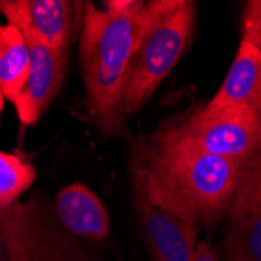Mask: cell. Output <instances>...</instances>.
<instances>
[{"mask_svg":"<svg viewBox=\"0 0 261 261\" xmlns=\"http://www.w3.org/2000/svg\"><path fill=\"white\" fill-rule=\"evenodd\" d=\"M133 174L153 203L199 225L261 206V166L203 152L158 132L133 146Z\"/></svg>","mask_w":261,"mask_h":261,"instance_id":"1","label":"cell"},{"mask_svg":"<svg viewBox=\"0 0 261 261\" xmlns=\"http://www.w3.org/2000/svg\"><path fill=\"white\" fill-rule=\"evenodd\" d=\"M144 16L142 0H108L103 8L85 2L79 39L80 67L88 111L105 135L127 133L121 91Z\"/></svg>","mask_w":261,"mask_h":261,"instance_id":"2","label":"cell"},{"mask_svg":"<svg viewBox=\"0 0 261 261\" xmlns=\"http://www.w3.org/2000/svg\"><path fill=\"white\" fill-rule=\"evenodd\" d=\"M197 2L150 0L124 75L121 113L124 119L144 107L177 66L193 39Z\"/></svg>","mask_w":261,"mask_h":261,"instance_id":"3","label":"cell"},{"mask_svg":"<svg viewBox=\"0 0 261 261\" xmlns=\"http://www.w3.org/2000/svg\"><path fill=\"white\" fill-rule=\"evenodd\" d=\"M160 135L203 152L261 166V114L246 107L194 108L186 117L161 125Z\"/></svg>","mask_w":261,"mask_h":261,"instance_id":"4","label":"cell"},{"mask_svg":"<svg viewBox=\"0 0 261 261\" xmlns=\"http://www.w3.org/2000/svg\"><path fill=\"white\" fill-rule=\"evenodd\" d=\"M85 2L69 0H4L7 23L27 32L54 50L69 52L83 25Z\"/></svg>","mask_w":261,"mask_h":261,"instance_id":"5","label":"cell"},{"mask_svg":"<svg viewBox=\"0 0 261 261\" xmlns=\"http://www.w3.org/2000/svg\"><path fill=\"white\" fill-rule=\"evenodd\" d=\"M133 199L152 261H193L197 225L153 203L141 178L133 174Z\"/></svg>","mask_w":261,"mask_h":261,"instance_id":"6","label":"cell"},{"mask_svg":"<svg viewBox=\"0 0 261 261\" xmlns=\"http://www.w3.org/2000/svg\"><path fill=\"white\" fill-rule=\"evenodd\" d=\"M22 32V30H20ZM30 52V75L14 105L22 124H35L61 89L67 52L54 50L33 35L22 32Z\"/></svg>","mask_w":261,"mask_h":261,"instance_id":"7","label":"cell"},{"mask_svg":"<svg viewBox=\"0 0 261 261\" xmlns=\"http://www.w3.org/2000/svg\"><path fill=\"white\" fill-rule=\"evenodd\" d=\"M227 105L246 107L261 114V52L244 39L215 97L205 103L208 110Z\"/></svg>","mask_w":261,"mask_h":261,"instance_id":"8","label":"cell"},{"mask_svg":"<svg viewBox=\"0 0 261 261\" xmlns=\"http://www.w3.org/2000/svg\"><path fill=\"white\" fill-rule=\"evenodd\" d=\"M55 205L63 225L79 238L96 243L108 238V210L86 185L75 181L64 186L57 196Z\"/></svg>","mask_w":261,"mask_h":261,"instance_id":"9","label":"cell"},{"mask_svg":"<svg viewBox=\"0 0 261 261\" xmlns=\"http://www.w3.org/2000/svg\"><path fill=\"white\" fill-rule=\"evenodd\" d=\"M30 75V52L22 32L11 23H0V88L16 105Z\"/></svg>","mask_w":261,"mask_h":261,"instance_id":"10","label":"cell"},{"mask_svg":"<svg viewBox=\"0 0 261 261\" xmlns=\"http://www.w3.org/2000/svg\"><path fill=\"white\" fill-rule=\"evenodd\" d=\"M218 255L225 261H261V206L230 219Z\"/></svg>","mask_w":261,"mask_h":261,"instance_id":"11","label":"cell"},{"mask_svg":"<svg viewBox=\"0 0 261 261\" xmlns=\"http://www.w3.org/2000/svg\"><path fill=\"white\" fill-rule=\"evenodd\" d=\"M0 244L7 249L10 261H35L25 208L22 205L13 203L0 208Z\"/></svg>","mask_w":261,"mask_h":261,"instance_id":"12","label":"cell"},{"mask_svg":"<svg viewBox=\"0 0 261 261\" xmlns=\"http://www.w3.org/2000/svg\"><path fill=\"white\" fill-rule=\"evenodd\" d=\"M35 178L36 169L32 163L17 153L0 150V208L16 203Z\"/></svg>","mask_w":261,"mask_h":261,"instance_id":"13","label":"cell"},{"mask_svg":"<svg viewBox=\"0 0 261 261\" xmlns=\"http://www.w3.org/2000/svg\"><path fill=\"white\" fill-rule=\"evenodd\" d=\"M241 39L261 52V0L246 2L241 14Z\"/></svg>","mask_w":261,"mask_h":261,"instance_id":"14","label":"cell"},{"mask_svg":"<svg viewBox=\"0 0 261 261\" xmlns=\"http://www.w3.org/2000/svg\"><path fill=\"white\" fill-rule=\"evenodd\" d=\"M193 261H221V258L218 255V250L208 241H199Z\"/></svg>","mask_w":261,"mask_h":261,"instance_id":"15","label":"cell"},{"mask_svg":"<svg viewBox=\"0 0 261 261\" xmlns=\"http://www.w3.org/2000/svg\"><path fill=\"white\" fill-rule=\"evenodd\" d=\"M4 108H5V96L2 92V88H0V125H2V113H4Z\"/></svg>","mask_w":261,"mask_h":261,"instance_id":"16","label":"cell"},{"mask_svg":"<svg viewBox=\"0 0 261 261\" xmlns=\"http://www.w3.org/2000/svg\"><path fill=\"white\" fill-rule=\"evenodd\" d=\"M2 8H4V0H0V16H4V13H2Z\"/></svg>","mask_w":261,"mask_h":261,"instance_id":"17","label":"cell"},{"mask_svg":"<svg viewBox=\"0 0 261 261\" xmlns=\"http://www.w3.org/2000/svg\"><path fill=\"white\" fill-rule=\"evenodd\" d=\"M0 261H4L2 259V244H0Z\"/></svg>","mask_w":261,"mask_h":261,"instance_id":"18","label":"cell"}]
</instances>
